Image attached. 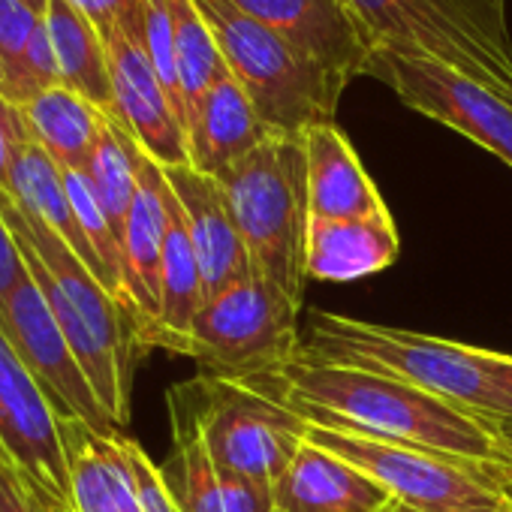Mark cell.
<instances>
[{"label":"cell","instance_id":"cb8c5ba5","mask_svg":"<svg viewBox=\"0 0 512 512\" xmlns=\"http://www.w3.org/2000/svg\"><path fill=\"white\" fill-rule=\"evenodd\" d=\"M25 121L31 139L61 166V169H82L88 166L109 115L85 100L82 94L58 85L40 94L25 106Z\"/></svg>","mask_w":512,"mask_h":512},{"label":"cell","instance_id":"1f68e13d","mask_svg":"<svg viewBox=\"0 0 512 512\" xmlns=\"http://www.w3.org/2000/svg\"><path fill=\"white\" fill-rule=\"evenodd\" d=\"M223 485V509L226 512H278L275 488L247 476L220 473Z\"/></svg>","mask_w":512,"mask_h":512},{"label":"cell","instance_id":"4316f807","mask_svg":"<svg viewBox=\"0 0 512 512\" xmlns=\"http://www.w3.org/2000/svg\"><path fill=\"white\" fill-rule=\"evenodd\" d=\"M139 154L142 148L136 145V139L109 115L106 130L85 166L88 181L97 190V199L106 211V217L112 220L121 244H124V226H127V214L139 187Z\"/></svg>","mask_w":512,"mask_h":512},{"label":"cell","instance_id":"7402d4cb","mask_svg":"<svg viewBox=\"0 0 512 512\" xmlns=\"http://www.w3.org/2000/svg\"><path fill=\"white\" fill-rule=\"evenodd\" d=\"M202 305H205V281L199 272V260L193 253V241L181 205L172 196V217H169L163 269H160V314L148 347H163L169 353L190 356L193 323Z\"/></svg>","mask_w":512,"mask_h":512},{"label":"cell","instance_id":"f35d334b","mask_svg":"<svg viewBox=\"0 0 512 512\" xmlns=\"http://www.w3.org/2000/svg\"><path fill=\"white\" fill-rule=\"evenodd\" d=\"M503 434H506V440H509V449H512V422H503Z\"/></svg>","mask_w":512,"mask_h":512},{"label":"cell","instance_id":"836d02e7","mask_svg":"<svg viewBox=\"0 0 512 512\" xmlns=\"http://www.w3.org/2000/svg\"><path fill=\"white\" fill-rule=\"evenodd\" d=\"M28 278V263L25 253L16 241L13 226L7 223V217L0 214V311H4L7 299L16 293V287Z\"/></svg>","mask_w":512,"mask_h":512},{"label":"cell","instance_id":"277c9868","mask_svg":"<svg viewBox=\"0 0 512 512\" xmlns=\"http://www.w3.org/2000/svg\"><path fill=\"white\" fill-rule=\"evenodd\" d=\"M253 272L296 305L305 299V241L311 223L308 160L302 136L272 133L260 148L217 175Z\"/></svg>","mask_w":512,"mask_h":512},{"label":"cell","instance_id":"603a6c76","mask_svg":"<svg viewBox=\"0 0 512 512\" xmlns=\"http://www.w3.org/2000/svg\"><path fill=\"white\" fill-rule=\"evenodd\" d=\"M10 199L34 220H40L43 226H49L58 238H64V244L79 256V260L94 272V278L103 284V269L97 253L91 250L76 211L70 205L67 196V184H64V169L37 145L28 142L10 172Z\"/></svg>","mask_w":512,"mask_h":512},{"label":"cell","instance_id":"8992f818","mask_svg":"<svg viewBox=\"0 0 512 512\" xmlns=\"http://www.w3.org/2000/svg\"><path fill=\"white\" fill-rule=\"evenodd\" d=\"M383 49L434 58L512 100L506 0H350Z\"/></svg>","mask_w":512,"mask_h":512},{"label":"cell","instance_id":"ffe728a7","mask_svg":"<svg viewBox=\"0 0 512 512\" xmlns=\"http://www.w3.org/2000/svg\"><path fill=\"white\" fill-rule=\"evenodd\" d=\"M269 136V127L232 73L217 79L187 115L190 166L211 178L260 148Z\"/></svg>","mask_w":512,"mask_h":512},{"label":"cell","instance_id":"5bb4252c","mask_svg":"<svg viewBox=\"0 0 512 512\" xmlns=\"http://www.w3.org/2000/svg\"><path fill=\"white\" fill-rule=\"evenodd\" d=\"M232 4L347 85L368 73L377 43L350 0H232Z\"/></svg>","mask_w":512,"mask_h":512},{"label":"cell","instance_id":"3957f363","mask_svg":"<svg viewBox=\"0 0 512 512\" xmlns=\"http://www.w3.org/2000/svg\"><path fill=\"white\" fill-rule=\"evenodd\" d=\"M299 356L374 371L464 410L512 422V398L488 377L479 347L317 311Z\"/></svg>","mask_w":512,"mask_h":512},{"label":"cell","instance_id":"6da1fadb","mask_svg":"<svg viewBox=\"0 0 512 512\" xmlns=\"http://www.w3.org/2000/svg\"><path fill=\"white\" fill-rule=\"evenodd\" d=\"M305 422L356 437L416 446L512 473L503 422L449 404L392 377L296 356L284 371L247 383Z\"/></svg>","mask_w":512,"mask_h":512},{"label":"cell","instance_id":"e575fe53","mask_svg":"<svg viewBox=\"0 0 512 512\" xmlns=\"http://www.w3.org/2000/svg\"><path fill=\"white\" fill-rule=\"evenodd\" d=\"M0 512H43L19 485L10 473L0 470Z\"/></svg>","mask_w":512,"mask_h":512},{"label":"cell","instance_id":"ab89813d","mask_svg":"<svg viewBox=\"0 0 512 512\" xmlns=\"http://www.w3.org/2000/svg\"><path fill=\"white\" fill-rule=\"evenodd\" d=\"M398 512H410V509H401V506H398Z\"/></svg>","mask_w":512,"mask_h":512},{"label":"cell","instance_id":"4dcf8cb0","mask_svg":"<svg viewBox=\"0 0 512 512\" xmlns=\"http://www.w3.org/2000/svg\"><path fill=\"white\" fill-rule=\"evenodd\" d=\"M34 142L25 109L13 106L10 100L0 97V196H10V172L19 157V151Z\"/></svg>","mask_w":512,"mask_h":512},{"label":"cell","instance_id":"7c38bea8","mask_svg":"<svg viewBox=\"0 0 512 512\" xmlns=\"http://www.w3.org/2000/svg\"><path fill=\"white\" fill-rule=\"evenodd\" d=\"M0 332L7 335L28 371L37 377L58 419H82L103 434H121L106 416L31 272L0 311Z\"/></svg>","mask_w":512,"mask_h":512},{"label":"cell","instance_id":"d590c367","mask_svg":"<svg viewBox=\"0 0 512 512\" xmlns=\"http://www.w3.org/2000/svg\"><path fill=\"white\" fill-rule=\"evenodd\" d=\"M479 356H482V365H485L488 377L512 398V356L494 353V350H482V347H479Z\"/></svg>","mask_w":512,"mask_h":512},{"label":"cell","instance_id":"9a60e30c","mask_svg":"<svg viewBox=\"0 0 512 512\" xmlns=\"http://www.w3.org/2000/svg\"><path fill=\"white\" fill-rule=\"evenodd\" d=\"M172 196L175 193L166 178V169L142 151L139 187L124 226V272L139 347L151 344L160 314V269L172 217Z\"/></svg>","mask_w":512,"mask_h":512},{"label":"cell","instance_id":"8fae6325","mask_svg":"<svg viewBox=\"0 0 512 512\" xmlns=\"http://www.w3.org/2000/svg\"><path fill=\"white\" fill-rule=\"evenodd\" d=\"M0 470L37 503H73L61 419L16 347L0 332Z\"/></svg>","mask_w":512,"mask_h":512},{"label":"cell","instance_id":"d4e9b609","mask_svg":"<svg viewBox=\"0 0 512 512\" xmlns=\"http://www.w3.org/2000/svg\"><path fill=\"white\" fill-rule=\"evenodd\" d=\"M46 28L55 49V64L61 85L82 94L106 115H112V76L109 52L97 28L70 4V0H49Z\"/></svg>","mask_w":512,"mask_h":512},{"label":"cell","instance_id":"83f0119b","mask_svg":"<svg viewBox=\"0 0 512 512\" xmlns=\"http://www.w3.org/2000/svg\"><path fill=\"white\" fill-rule=\"evenodd\" d=\"M169 13H172L178 79H181V97H184V127H187V115L193 112V106L229 70L214 40V31L205 22L202 10L196 7V0H169Z\"/></svg>","mask_w":512,"mask_h":512},{"label":"cell","instance_id":"60d3db41","mask_svg":"<svg viewBox=\"0 0 512 512\" xmlns=\"http://www.w3.org/2000/svg\"><path fill=\"white\" fill-rule=\"evenodd\" d=\"M278 512H281V509H278Z\"/></svg>","mask_w":512,"mask_h":512},{"label":"cell","instance_id":"30bf717a","mask_svg":"<svg viewBox=\"0 0 512 512\" xmlns=\"http://www.w3.org/2000/svg\"><path fill=\"white\" fill-rule=\"evenodd\" d=\"M371 79L413 112L461 133L506 166H512V100L488 85L416 52L377 46L368 64Z\"/></svg>","mask_w":512,"mask_h":512},{"label":"cell","instance_id":"e0dca14e","mask_svg":"<svg viewBox=\"0 0 512 512\" xmlns=\"http://www.w3.org/2000/svg\"><path fill=\"white\" fill-rule=\"evenodd\" d=\"M281 512H395L398 503L365 470L311 443L275 485Z\"/></svg>","mask_w":512,"mask_h":512},{"label":"cell","instance_id":"ac0fdd59","mask_svg":"<svg viewBox=\"0 0 512 512\" xmlns=\"http://www.w3.org/2000/svg\"><path fill=\"white\" fill-rule=\"evenodd\" d=\"M401 238L392 211L371 217L323 220L311 217L305 241V272L308 281L347 284L371 278L395 266Z\"/></svg>","mask_w":512,"mask_h":512},{"label":"cell","instance_id":"f546056e","mask_svg":"<svg viewBox=\"0 0 512 512\" xmlns=\"http://www.w3.org/2000/svg\"><path fill=\"white\" fill-rule=\"evenodd\" d=\"M43 19L25 0H0V73L19 64Z\"/></svg>","mask_w":512,"mask_h":512},{"label":"cell","instance_id":"d6a6232c","mask_svg":"<svg viewBox=\"0 0 512 512\" xmlns=\"http://www.w3.org/2000/svg\"><path fill=\"white\" fill-rule=\"evenodd\" d=\"M70 4L97 28V34L106 43L130 16H136L145 7V0H70Z\"/></svg>","mask_w":512,"mask_h":512},{"label":"cell","instance_id":"4fadbf2b","mask_svg":"<svg viewBox=\"0 0 512 512\" xmlns=\"http://www.w3.org/2000/svg\"><path fill=\"white\" fill-rule=\"evenodd\" d=\"M112 118L163 169L190 166L187 130L145 52V7L130 16L109 40Z\"/></svg>","mask_w":512,"mask_h":512},{"label":"cell","instance_id":"8d00e7d4","mask_svg":"<svg viewBox=\"0 0 512 512\" xmlns=\"http://www.w3.org/2000/svg\"><path fill=\"white\" fill-rule=\"evenodd\" d=\"M43 512H76V506L73 503H46V506H40Z\"/></svg>","mask_w":512,"mask_h":512},{"label":"cell","instance_id":"52a82bcc","mask_svg":"<svg viewBox=\"0 0 512 512\" xmlns=\"http://www.w3.org/2000/svg\"><path fill=\"white\" fill-rule=\"evenodd\" d=\"M184 404L220 473L278 485L299 449L308 422L272 395L238 380L199 374L169 389Z\"/></svg>","mask_w":512,"mask_h":512},{"label":"cell","instance_id":"44dd1931","mask_svg":"<svg viewBox=\"0 0 512 512\" xmlns=\"http://www.w3.org/2000/svg\"><path fill=\"white\" fill-rule=\"evenodd\" d=\"M61 440L76 512H142L121 455V434H103L82 419H61Z\"/></svg>","mask_w":512,"mask_h":512},{"label":"cell","instance_id":"d6986e66","mask_svg":"<svg viewBox=\"0 0 512 512\" xmlns=\"http://www.w3.org/2000/svg\"><path fill=\"white\" fill-rule=\"evenodd\" d=\"M302 142L308 160L311 217L341 220L389 211L383 193L338 124H317L302 136Z\"/></svg>","mask_w":512,"mask_h":512},{"label":"cell","instance_id":"9c48e42d","mask_svg":"<svg viewBox=\"0 0 512 512\" xmlns=\"http://www.w3.org/2000/svg\"><path fill=\"white\" fill-rule=\"evenodd\" d=\"M305 437L365 470L389 497L410 512H512L509 470L461 461L452 455L380 443L308 422Z\"/></svg>","mask_w":512,"mask_h":512},{"label":"cell","instance_id":"2e32d148","mask_svg":"<svg viewBox=\"0 0 512 512\" xmlns=\"http://www.w3.org/2000/svg\"><path fill=\"white\" fill-rule=\"evenodd\" d=\"M166 178L172 184L193 241V253L205 281V299L250 275V253L241 241V232L232 220L217 178L193 166H172L166 169Z\"/></svg>","mask_w":512,"mask_h":512},{"label":"cell","instance_id":"f1b7e54d","mask_svg":"<svg viewBox=\"0 0 512 512\" xmlns=\"http://www.w3.org/2000/svg\"><path fill=\"white\" fill-rule=\"evenodd\" d=\"M118 443H121V455H124L127 470H130L133 491H136V500H139L142 512H181L175 494L169 491V485L163 479L160 464H154L151 455L136 440L121 434Z\"/></svg>","mask_w":512,"mask_h":512},{"label":"cell","instance_id":"ba28073f","mask_svg":"<svg viewBox=\"0 0 512 512\" xmlns=\"http://www.w3.org/2000/svg\"><path fill=\"white\" fill-rule=\"evenodd\" d=\"M299 314L302 305L250 272L205 299L193 323L190 359L202 365V374L238 383L266 380L299 356Z\"/></svg>","mask_w":512,"mask_h":512},{"label":"cell","instance_id":"7a4b0ae2","mask_svg":"<svg viewBox=\"0 0 512 512\" xmlns=\"http://www.w3.org/2000/svg\"><path fill=\"white\" fill-rule=\"evenodd\" d=\"M0 214L13 226L28 272L46 296L106 416L121 431L130 422V374L139 347L133 320L49 226L28 217L10 196H0Z\"/></svg>","mask_w":512,"mask_h":512},{"label":"cell","instance_id":"5b68a950","mask_svg":"<svg viewBox=\"0 0 512 512\" xmlns=\"http://www.w3.org/2000/svg\"><path fill=\"white\" fill-rule=\"evenodd\" d=\"M196 7L214 31L226 70L247 91L269 133L305 136L317 124H335L344 79L302 58L232 0H196Z\"/></svg>","mask_w":512,"mask_h":512},{"label":"cell","instance_id":"74e56055","mask_svg":"<svg viewBox=\"0 0 512 512\" xmlns=\"http://www.w3.org/2000/svg\"><path fill=\"white\" fill-rule=\"evenodd\" d=\"M25 4H28L31 10H37L40 16H46V7H49V0H25Z\"/></svg>","mask_w":512,"mask_h":512},{"label":"cell","instance_id":"484cf974","mask_svg":"<svg viewBox=\"0 0 512 512\" xmlns=\"http://www.w3.org/2000/svg\"><path fill=\"white\" fill-rule=\"evenodd\" d=\"M169 425H172V449L163 470L169 491L175 494L181 512H226L223 509V485L214 458L205 449V440L184 404L169 398Z\"/></svg>","mask_w":512,"mask_h":512}]
</instances>
